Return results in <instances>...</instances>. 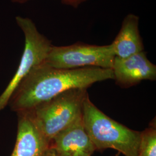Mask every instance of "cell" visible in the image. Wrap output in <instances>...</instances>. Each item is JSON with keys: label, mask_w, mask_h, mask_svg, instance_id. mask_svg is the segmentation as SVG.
<instances>
[{"label": "cell", "mask_w": 156, "mask_h": 156, "mask_svg": "<svg viewBox=\"0 0 156 156\" xmlns=\"http://www.w3.org/2000/svg\"><path fill=\"white\" fill-rule=\"evenodd\" d=\"M108 79H114L109 68L61 69L43 62L34 67L18 85L8 105L16 113L27 111L68 90L87 89L94 83Z\"/></svg>", "instance_id": "obj_1"}, {"label": "cell", "mask_w": 156, "mask_h": 156, "mask_svg": "<svg viewBox=\"0 0 156 156\" xmlns=\"http://www.w3.org/2000/svg\"><path fill=\"white\" fill-rule=\"evenodd\" d=\"M84 127L96 150L112 149L125 156H138L141 132L134 131L106 116L89 95L84 101Z\"/></svg>", "instance_id": "obj_2"}, {"label": "cell", "mask_w": 156, "mask_h": 156, "mask_svg": "<svg viewBox=\"0 0 156 156\" xmlns=\"http://www.w3.org/2000/svg\"><path fill=\"white\" fill-rule=\"evenodd\" d=\"M87 89H73L27 112L42 134L50 143L62 130L82 115Z\"/></svg>", "instance_id": "obj_3"}, {"label": "cell", "mask_w": 156, "mask_h": 156, "mask_svg": "<svg viewBox=\"0 0 156 156\" xmlns=\"http://www.w3.org/2000/svg\"><path fill=\"white\" fill-rule=\"evenodd\" d=\"M16 22L24 35V49L16 73L0 95V113L8 106L11 97L18 85L34 67L45 62L53 45L49 39L39 32L35 24L30 18L17 16Z\"/></svg>", "instance_id": "obj_4"}, {"label": "cell", "mask_w": 156, "mask_h": 156, "mask_svg": "<svg viewBox=\"0 0 156 156\" xmlns=\"http://www.w3.org/2000/svg\"><path fill=\"white\" fill-rule=\"evenodd\" d=\"M115 57L111 44L99 46L78 42L68 46L52 45L44 62L51 67L61 69H112Z\"/></svg>", "instance_id": "obj_5"}, {"label": "cell", "mask_w": 156, "mask_h": 156, "mask_svg": "<svg viewBox=\"0 0 156 156\" xmlns=\"http://www.w3.org/2000/svg\"><path fill=\"white\" fill-rule=\"evenodd\" d=\"M58 156H91L96 149L84 127L82 115L51 140Z\"/></svg>", "instance_id": "obj_6"}, {"label": "cell", "mask_w": 156, "mask_h": 156, "mask_svg": "<svg viewBox=\"0 0 156 156\" xmlns=\"http://www.w3.org/2000/svg\"><path fill=\"white\" fill-rule=\"evenodd\" d=\"M112 69L114 79L124 87L144 80H156V66L147 58L145 51L126 58L115 57Z\"/></svg>", "instance_id": "obj_7"}, {"label": "cell", "mask_w": 156, "mask_h": 156, "mask_svg": "<svg viewBox=\"0 0 156 156\" xmlns=\"http://www.w3.org/2000/svg\"><path fill=\"white\" fill-rule=\"evenodd\" d=\"M16 140L11 156H42L50 142L40 131L28 112L17 113Z\"/></svg>", "instance_id": "obj_8"}, {"label": "cell", "mask_w": 156, "mask_h": 156, "mask_svg": "<svg viewBox=\"0 0 156 156\" xmlns=\"http://www.w3.org/2000/svg\"><path fill=\"white\" fill-rule=\"evenodd\" d=\"M140 17L129 13L123 19L121 28L112 43L115 57L126 58L144 51L140 34Z\"/></svg>", "instance_id": "obj_9"}, {"label": "cell", "mask_w": 156, "mask_h": 156, "mask_svg": "<svg viewBox=\"0 0 156 156\" xmlns=\"http://www.w3.org/2000/svg\"><path fill=\"white\" fill-rule=\"evenodd\" d=\"M138 156H156L155 127H149L141 132Z\"/></svg>", "instance_id": "obj_10"}, {"label": "cell", "mask_w": 156, "mask_h": 156, "mask_svg": "<svg viewBox=\"0 0 156 156\" xmlns=\"http://www.w3.org/2000/svg\"><path fill=\"white\" fill-rule=\"evenodd\" d=\"M29 0H12V2L15 3L23 4L27 2ZM62 2L66 5L71 6L73 8H77L81 4L89 0H61Z\"/></svg>", "instance_id": "obj_11"}, {"label": "cell", "mask_w": 156, "mask_h": 156, "mask_svg": "<svg viewBox=\"0 0 156 156\" xmlns=\"http://www.w3.org/2000/svg\"><path fill=\"white\" fill-rule=\"evenodd\" d=\"M42 156H58V155L57 154L55 150L49 146Z\"/></svg>", "instance_id": "obj_12"}]
</instances>
